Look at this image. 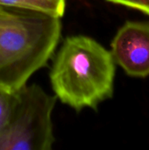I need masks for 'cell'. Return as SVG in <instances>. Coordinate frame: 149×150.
Wrapping results in <instances>:
<instances>
[{
    "label": "cell",
    "mask_w": 149,
    "mask_h": 150,
    "mask_svg": "<svg viewBox=\"0 0 149 150\" xmlns=\"http://www.w3.org/2000/svg\"><path fill=\"white\" fill-rule=\"evenodd\" d=\"M61 18L0 5V87L16 91L44 67L59 42Z\"/></svg>",
    "instance_id": "obj_1"
},
{
    "label": "cell",
    "mask_w": 149,
    "mask_h": 150,
    "mask_svg": "<svg viewBox=\"0 0 149 150\" xmlns=\"http://www.w3.org/2000/svg\"><path fill=\"white\" fill-rule=\"evenodd\" d=\"M115 70L111 51L90 37L70 36L58 51L50 82L61 103L77 112L97 109L113 95Z\"/></svg>",
    "instance_id": "obj_2"
},
{
    "label": "cell",
    "mask_w": 149,
    "mask_h": 150,
    "mask_svg": "<svg viewBox=\"0 0 149 150\" xmlns=\"http://www.w3.org/2000/svg\"><path fill=\"white\" fill-rule=\"evenodd\" d=\"M16 97L8 125L0 135V150L52 149L56 96L38 84H25L16 91Z\"/></svg>",
    "instance_id": "obj_3"
},
{
    "label": "cell",
    "mask_w": 149,
    "mask_h": 150,
    "mask_svg": "<svg viewBox=\"0 0 149 150\" xmlns=\"http://www.w3.org/2000/svg\"><path fill=\"white\" fill-rule=\"evenodd\" d=\"M111 47L115 63L128 76H148L149 22H126L117 32Z\"/></svg>",
    "instance_id": "obj_4"
},
{
    "label": "cell",
    "mask_w": 149,
    "mask_h": 150,
    "mask_svg": "<svg viewBox=\"0 0 149 150\" xmlns=\"http://www.w3.org/2000/svg\"><path fill=\"white\" fill-rule=\"evenodd\" d=\"M0 5L40 11L61 18L65 13V0H0Z\"/></svg>",
    "instance_id": "obj_5"
},
{
    "label": "cell",
    "mask_w": 149,
    "mask_h": 150,
    "mask_svg": "<svg viewBox=\"0 0 149 150\" xmlns=\"http://www.w3.org/2000/svg\"><path fill=\"white\" fill-rule=\"evenodd\" d=\"M16 98V91L0 87V135L8 125Z\"/></svg>",
    "instance_id": "obj_6"
},
{
    "label": "cell",
    "mask_w": 149,
    "mask_h": 150,
    "mask_svg": "<svg viewBox=\"0 0 149 150\" xmlns=\"http://www.w3.org/2000/svg\"><path fill=\"white\" fill-rule=\"evenodd\" d=\"M110 3L126 6L149 16V0H106Z\"/></svg>",
    "instance_id": "obj_7"
},
{
    "label": "cell",
    "mask_w": 149,
    "mask_h": 150,
    "mask_svg": "<svg viewBox=\"0 0 149 150\" xmlns=\"http://www.w3.org/2000/svg\"><path fill=\"white\" fill-rule=\"evenodd\" d=\"M65 1H66V0H65Z\"/></svg>",
    "instance_id": "obj_8"
}]
</instances>
